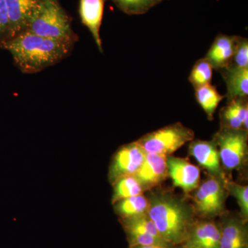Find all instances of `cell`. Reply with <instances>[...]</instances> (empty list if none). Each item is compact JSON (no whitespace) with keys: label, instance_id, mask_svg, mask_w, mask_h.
<instances>
[{"label":"cell","instance_id":"obj_1","mask_svg":"<svg viewBox=\"0 0 248 248\" xmlns=\"http://www.w3.org/2000/svg\"><path fill=\"white\" fill-rule=\"evenodd\" d=\"M147 197L148 217L163 239L175 248L184 244L197 217L192 204L170 191H150Z\"/></svg>","mask_w":248,"mask_h":248},{"label":"cell","instance_id":"obj_2","mask_svg":"<svg viewBox=\"0 0 248 248\" xmlns=\"http://www.w3.org/2000/svg\"><path fill=\"white\" fill-rule=\"evenodd\" d=\"M75 45L24 31L5 42L1 48L11 54L15 65L23 73L34 74L67 58Z\"/></svg>","mask_w":248,"mask_h":248},{"label":"cell","instance_id":"obj_3","mask_svg":"<svg viewBox=\"0 0 248 248\" xmlns=\"http://www.w3.org/2000/svg\"><path fill=\"white\" fill-rule=\"evenodd\" d=\"M31 33L76 44L79 37L72 29L71 19L59 0H45L31 18L27 30Z\"/></svg>","mask_w":248,"mask_h":248},{"label":"cell","instance_id":"obj_4","mask_svg":"<svg viewBox=\"0 0 248 248\" xmlns=\"http://www.w3.org/2000/svg\"><path fill=\"white\" fill-rule=\"evenodd\" d=\"M226 177L210 175L194 191L192 205L196 217L213 219L226 213Z\"/></svg>","mask_w":248,"mask_h":248},{"label":"cell","instance_id":"obj_5","mask_svg":"<svg viewBox=\"0 0 248 248\" xmlns=\"http://www.w3.org/2000/svg\"><path fill=\"white\" fill-rule=\"evenodd\" d=\"M194 139L193 130L177 122L146 134L136 141L145 153L167 157Z\"/></svg>","mask_w":248,"mask_h":248},{"label":"cell","instance_id":"obj_6","mask_svg":"<svg viewBox=\"0 0 248 248\" xmlns=\"http://www.w3.org/2000/svg\"><path fill=\"white\" fill-rule=\"evenodd\" d=\"M213 140L225 169L232 170L244 166L248 155V131L221 128Z\"/></svg>","mask_w":248,"mask_h":248},{"label":"cell","instance_id":"obj_7","mask_svg":"<svg viewBox=\"0 0 248 248\" xmlns=\"http://www.w3.org/2000/svg\"><path fill=\"white\" fill-rule=\"evenodd\" d=\"M130 246H159L175 248L168 244L148 217V213L120 219Z\"/></svg>","mask_w":248,"mask_h":248},{"label":"cell","instance_id":"obj_8","mask_svg":"<svg viewBox=\"0 0 248 248\" xmlns=\"http://www.w3.org/2000/svg\"><path fill=\"white\" fill-rule=\"evenodd\" d=\"M145 155L146 153L137 141L119 148L109 168L108 179L112 185L120 178L134 175L141 167Z\"/></svg>","mask_w":248,"mask_h":248},{"label":"cell","instance_id":"obj_9","mask_svg":"<svg viewBox=\"0 0 248 248\" xmlns=\"http://www.w3.org/2000/svg\"><path fill=\"white\" fill-rule=\"evenodd\" d=\"M168 177L173 186L182 189L186 197L194 192L200 184V168L185 158L170 155L166 157Z\"/></svg>","mask_w":248,"mask_h":248},{"label":"cell","instance_id":"obj_10","mask_svg":"<svg viewBox=\"0 0 248 248\" xmlns=\"http://www.w3.org/2000/svg\"><path fill=\"white\" fill-rule=\"evenodd\" d=\"M221 231L213 219L196 218L182 246L190 248H220Z\"/></svg>","mask_w":248,"mask_h":248},{"label":"cell","instance_id":"obj_11","mask_svg":"<svg viewBox=\"0 0 248 248\" xmlns=\"http://www.w3.org/2000/svg\"><path fill=\"white\" fill-rule=\"evenodd\" d=\"M134 176L145 192L157 187L168 177L166 156L146 153L141 167Z\"/></svg>","mask_w":248,"mask_h":248},{"label":"cell","instance_id":"obj_12","mask_svg":"<svg viewBox=\"0 0 248 248\" xmlns=\"http://www.w3.org/2000/svg\"><path fill=\"white\" fill-rule=\"evenodd\" d=\"M188 154L193 156L198 164L208 171L210 175L225 177L215 140H192L189 144Z\"/></svg>","mask_w":248,"mask_h":248},{"label":"cell","instance_id":"obj_13","mask_svg":"<svg viewBox=\"0 0 248 248\" xmlns=\"http://www.w3.org/2000/svg\"><path fill=\"white\" fill-rule=\"evenodd\" d=\"M10 25L11 38L27 30L31 18L45 0H5Z\"/></svg>","mask_w":248,"mask_h":248},{"label":"cell","instance_id":"obj_14","mask_svg":"<svg viewBox=\"0 0 248 248\" xmlns=\"http://www.w3.org/2000/svg\"><path fill=\"white\" fill-rule=\"evenodd\" d=\"M222 217L220 248H248V222L226 213Z\"/></svg>","mask_w":248,"mask_h":248},{"label":"cell","instance_id":"obj_15","mask_svg":"<svg viewBox=\"0 0 248 248\" xmlns=\"http://www.w3.org/2000/svg\"><path fill=\"white\" fill-rule=\"evenodd\" d=\"M105 0H79V13L81 22L92 34L98 48L103 51L100 36Z\"/></svg>","mask_w":248,"mask_h":248},{"label":"cell","instance_id":"obj_16","mask_svg":"<svg viewBox=\"0 0 248 248\" xmlns=\"http://www.w3.org/2000/svg\"><path fill=\"white\" fill-rule=\"evenodd\" d=\"M239 37L221 34L217 36L204 58L211 64L213 69L221 71L229 66Z\"/></svg>","mask_w":248,"mask_h":248},{"label":"cell","instance_id":"obj_17","mask_svg":"<svg viewBox=\"0 0 248 248\" xmlns=\"http://www.w3.org/2000/svg\"><path fill=\"white\" fill-rule=\"evenodd\" d=\"M221 128L248 131V105L246 99H236L228 102L221 109Z\"/></svg>","mask_w":248,"mask_h":248},{"label":"cell","instance_id":"obj_18","mask_svg":"<svg viewBox=\"0 0 248 248\" xmlns=\"http://www.w3.org/2000/svg\"><path fill=\"white\" fill-rule=\"evenodd\" d=\"M220 71L226 81L228 102L234 99L248 98V68L228 67Z\"/></svg>","mask_w":248,"mask_h":248},{"label":"cell","instance_id":"obj_19","mask_svg":"<svg viewBox=\"0 0 248 248\" xmlns=\"http://www.w3.org/2000/svg\"><path fill=\"white\" fill-rule=\"evenodd\" d=\"M112 205L120 219H124L148 213L149 201L143 194L118 201Z\"/></svg>","mask_w":248,"mask_h":248},{"label":"cell","instance_id":"obj_20","mask_svg":"<svg viewBox=\"0 0 248 248\" xmlns=\"http://www.w3.org/2000/svg\"><path fill=\"white\" fill-rule=\"evenodd\" d=\"M195 89L197 102L206 114L208 120H213L215 111L225 96L221 95L216 87L211 84L204 85Z\"/></svg>","mask_w":248,"mask_h":248},{"label":"cell","instance_id":"obj_21","mask_svg":"<svg viewBox=\"0 0 248 248\" xmlns=\"http://www.w3.org/2000/svg\"><path fill=\"white\" fill-rule=\"evenodd\" d=\"M113 194L112 197V203L118 201L143 195L145 192L143 187L134 175L126 176L120 178L113 184Z\"/></svg>","mask_w":248,"mask_h":248},{"label":"cell","instance_id":"obj_22","mask_svg":"<svg viewBox=\"0 0 248 248\" xmlns=\"http://www.w3.org/2000/svg\"><path fill=\"white\" fill-rule=\"evenodd\" d=\"M213 68L205 58L196 62L189 76V81L194 87L211 84L213 76Z\"/></svg>","mask_w":248,"mask_h":248},{"label":"cell","instance_id":"obj_23","mask_svg":"<svg viewBox=\"0 0 248 248\" xmlns=\"http://www.w3.org/2000/svg\"><path fill=\"white\" fill-rule=\"evenodd\" d=\"M116 6L125 14L142 15L161 2L162 0H112Z\"/></svg>","mask_w":248,"mask_h":248},{"label":"cell","instance_id":"obj_24","mask_svg":"<svg viewBox=\"0 0 248 248\" xmlns=\"http://www.w3.org/2000/svg\"><path fill=\"white\" fill-rule=\"evenodd\" d=\"M227 192L234 197L237 202L240 209V215L243 221L248 220V186L241 185L227 179L226 182Z\"/></svg>","mask_w":248,"mask_h":248},{"label":"cell","instance_id":"obj_25","mask_svg":"<svg viewBox=\"0 0 248 248\" xmlns=\"http://www.w3.org/2000/svg\"><path fill=\"white\" fill-rule=\"evenodd\" d=\"M228 67L239 68H248V41L247 38L239 37L234 55H233Z\"/></svg>","mask_w":248,"mask_h":248},{"label":"cell","instance_id":"obj_26","mask_svg":"<svg viewBox=\"0 0 248 248\" xmlns=\"http://www.w3.org/2000/svg\"><path fill=\"white\" fill-rule=\"evenodd\" d=\"M11 38V25L6 1L0 0V48Z\"/></svg>","mask_w":248,"mask_h":248},{"label":"cell","instance_id":"obj_27","mask_svg":"<svg viewBox=\"0 0 248 248\" xmlns=\"http://www.w3.org/2000/svg\"><path fill=\"white\" fill-rule=\"evenodd\" d=\"M129 248H164L162 247H159V246H130Z\"/></svg>","mask_w":248,"mask_h":248},{"label":"cell","instance_id":"obj_28","mask_svg":"<svg viewBox=\"0 0 248 248\" xmlns=\"http://www.w3.org/2000/svg\"><path fill=\"white\" fill-rule=\"evenodd\" d=\"M176 248H190L186 247V246H177V247Z\"/></svg>","mask_w":248,"mask_h":248}]
</instances>
